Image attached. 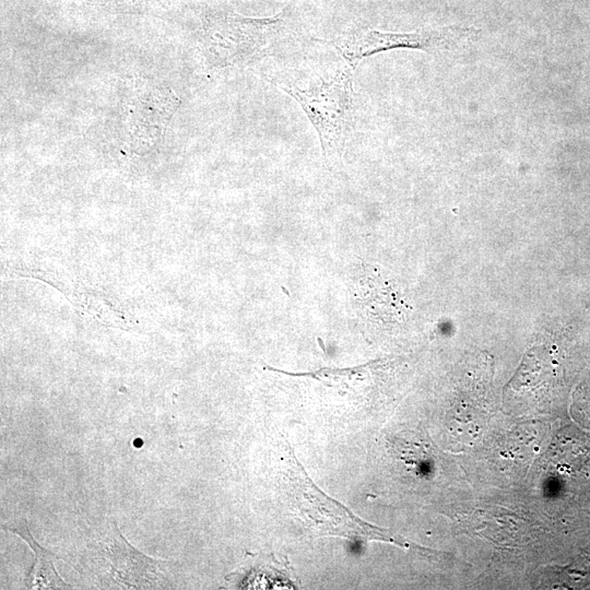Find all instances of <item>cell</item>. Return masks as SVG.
Returning a JSON list of instances; mask_svg holds the SVG:
<instances>
[{"label":"cell","mask_w":590,"mask_h":590,"mask_svg":"<svg viewBox=\"0 0 590 590\" xmlns=\"http://www.w3.org/2000/svg\"><path fill=\"white\" fill-rule=\"evenodd\" d=\"M278 86L293 97L316 129L322 156L329 165L341 164L353 114V70L345 68L328 81L308 88Z\"/></svg>","instance_id":"obj_2"},{"label":"cell","mask_w":590,"mask_h":590,"mask_svg":"<svg viewBox=\"0 0 590 590\" xmlns=\"http://www.w3.org/2000/svg\"><path fill=\"white\" fill-rule=\"evenodd\" d=\"M179 106L169 88L149 87L134 94L127 104L126 126L132 145H152L164 134L167 123Z\"/></svg>","instance_id":"obj_5"},{"label":"cell","mask_w":590,"mask_h":590,"mask_svg":"<svg viewBox=\"0 0 590 590\" xmlns=\"http://www.w3.org/2000/svg\"><path fill=\"white\" fill-rule=\"evenodd\" d=\"M115 535L108 548L114 578L128 588H153L160 585L157 568L161 562L151 558L126 541L116 522Z\"/></svg>","instance_id":"obj_6"},{"label":"cell","mask_w":590,"mask_h":590,"mask_svg":"<svg viewBox=\"0 0 590 590\" xmlns=\"http://www.w3.org/2000/svg\"><path fill=\"white\" fill-rule=\"evenodd\" d=\"M481 35L479 28L449 25L413 33H386L377 30L355 31L326 42L332 45L354 71L367 57L393 49L422 50L427 54L453 51L463 48Z\"/></svg>","instance_id":"obj_3"},{"label":"cell","mask_w":590,"mask_h":590,"mask_svg":"<svg viewBox=\"0 0 590 590\" xmlns=\"http://www.w3.org/2000/svg\"><path fill=\"white\" fill-rule=\"evenodd\" d=\"M286 459L287 495L304 524L318 535L341 536L352 541H384L403 548L428 550L410 543L392 532L366 523L351 514L346 507L327 496L307 476L304 468L288 450Z\"/></svg>","instance_id":"obj_1"},{"label":"cell","mask_w":590,"mask_h":590,"mask_svg":"<svg viewBox=\"0 0 590 590\" xmlns=\"http://www.w3.org/2000/svg\"><path fill=\"white\" fill-rule=\"evenodd\" d=\"M7 529L23 539L34 551L35 560L25 578L27 589L72 588L71 585L66 582L55 569L54 560L62 558L35 541L25 520L7 526Z\"/></svg>","instance_id":"obj_8"},{"label":"cell","mask_w":590,"mask_h":590,"mask_svg":"<svg viewBox=\"0 0 590 590\" xmlns=\"http://www.w3.org/2000/svg\"><path fill=\"white\" fill-rule=\"evenodd\" d=\"M280 20L224 16L208 23L202 51L211 69L249 64L268 51L276 35Z\"/></svg>","instance_id":"obj_4"},{"label":"cell","mask_w":590,"mask_h":590,"mask_svg":"<svg viewBox=\"0 0 590 590\" xmlns=\"http://www.w3.org/2000/svg\"><path fill=\"white\" fill-rule=\"evenodd\" d=\"M354 297L366 315L389 322L400 316V300L391 285L371 267L364 266Z\"/></svg>","instance_id":"obj_7"},{"label":"cell","mask_w":590,"mask_h":590,"mask_svg":"<svg viewBox=\"0 0 590 590\" xmlns=\"http://www.w3.org/2000/svg\"><path fill=\"white\" fill-rule=\"evenodd\" d=\"M393 456L416 473L428 471L432 462L429 446L414 433H405L391 439Z\"/></svg>","instance_id":"obj_9"}]
</instances>
